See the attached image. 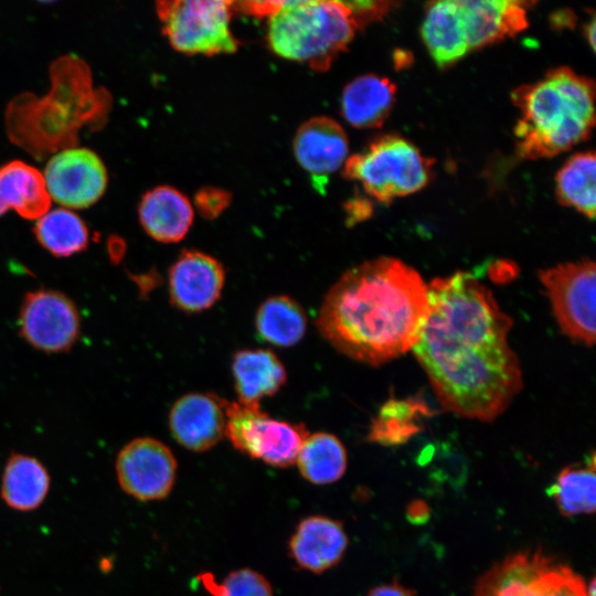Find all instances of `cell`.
<instances>
[{
    "instance_id": "cell-14",
    "label": "cell",
    "mask_w": 596,
    "mask_h": 596,
    "mask_svg": "<svg viewBox=\"0 0 596 596\" xmlns=\"http://www.w3.org/2000/svg\"><path fill=\"white\" fill-rule=\"evenodd\" d=\"M225 283L223 265L211 255L184 249L168 274L171 304L185 312L211 308L221 297Z\"/></svg>"
},
{
    "instance_id": "cell-40",
    "label": "cell",
    "mask_w": 596,
    "mask_h": 596,
    "mask_svg": "<svg viewBox=\"0 0 596 596\" xmlns=\"http://www.w3.org/2000/svg\"><path fill=\"white\" fill-rule=\"evenodd\" d=\"M8 210L3 206V204L0 202V216L4 214Z\"/></svg>"
},
{
    "instance_id": "cell-36",
    "label": "cell",
    "mask_w": 596,
    "mask_h": 596,
    "mask_svg": "<svg viewBox=\"0 0 596 596\" xmlns=\"http://www.w3.org/2000/svg\"><path fill=\"white\" fill-rule=\"evenodd\" d=\"M406 517L413 524H424L430 517L428 504L419 499L409 502L406 509Z\"/></svg>"
},
{
    "instance_id": "cell-11",
    "label": "cell",
    "mask_w": 596,
    "mask_h": 596,
    "mask_svg": "<svg viewBox=\"0 0 596 596\" xmlns=\"http://www.w3.org/2000/svg\"><path fill=\"white\" fill-rule=\"evenodd\" d=\"M115 469L124 492L139 501H153L170 494L178 464L167 445L152 437H138L120 449Z\"/></svg>"
},
{
    "instance_id": "cell-30",
    "label": "cell",
    "mask_w": 596,
    "mask_h": 596,
    "mask_svg": "<svg viewBox=\"0 0 596 596\" xmlns=\"http://www.w3.org/2000/svg\"><path fill=\"white\" fill-rule=\"evenodd\" d=\"M425 405L417 401L391 400L382 406L372 422L368 439L384 446H395L406 443L419 432L417 419Z\"/></svg>"
},
{
    "instance_id": "cell-7",
    "label": "cell",
    "mask_w": 596,
    "mask_h": 596,
    "mask_svg": "<svg viewBox=\"0 0 596 596\" xmlns=\"http://www.w3.org/2000/svg\"><path fill=\"white\" fill-rule=\"evenodd\" d=\"M473 596H588L584 579L541 551H523L492 566Z\"/></svg>"
},
{
    "instance_id": "cell-37",
    "label": "cell",
    "mask_w": 596,
    "mask_h": 596,
    "mask_svg": "<svg viewBox=\"0 0 596 596\" xmlns=\"http://www.w3.org/2000/svg\"><path fill=\"white\" fill-rule=\"evenodd\" d=\"M369 596H415L413 590L406 588L405 586L394 582L392 584L380 585L373 587Z\"/></svg>"
},
{
    "instance_id": "cell-31",
    "label": "cell",
    "mask_w": 596,
    "mask_h": 596,
    "mask_svg": "<svg viewBox=\"0 0 596 596\" xmlns=\"http://www.w3.org/2000/svg\"><path fill=\"white\" fill-rule=\"evenodd\" d=\"M199 578L212 596H274L267 578L247 567L230 572L221 582L207 572L201 573Z\"/></svg>"
},
{
    "instance_id": "cell-12",
    "label": "cell",
    "mask_w": 596,
    "mask_h": 596,
    "mask_svg": "<svg viewBox=\"0 0 596 596\" xmlns=\"http://www.w3.org/2000/svg\"><path fill=\"white\" fill-rule=\"evenodd\" d=\"M22 337L47 353L65 352L79 337L81 320L73 301L50 289L28 292L19 313Z\"/></svg>"
},
{
    "instance_id": "cell-13",
    "label": "cell",
    "mask_w": 596,
    "mask_h": 596,
    "mask_svg": "<svg viewBox=\"0 0 596 596\" xmlns=\"http://www.w3.org/2000/svg\"><path fill=\"white\" fill-rule=\"evenodd\" d=\"M51 199L63 206L84 209L104 194L108 175L97 153L72 147L54 153L43 174Z\"/></svg>"
},
{
    "instance_id": "cell-4",
    "label": "cell",
    "mask_w": 596,
    "mask_h": 596,
    "mask_svg": "<svg viewBox=\"0 0 596 596\" xmlns=\"http://www.w3.org/2000/svg\"><path fill=\"white\" fill-rule=\"evenodd\" d=\"M520 117L514 128L523 159L562 153L586 140L595 124L594 81L570 67H557L512 92Z\"/></svg>"
},
{
    "instance_id": "cell-29",
    "label": "cell",
    "mask_w": 596,
    "mask_h": 596,
    "mask_svg": "<svg viewBox=\"0 0 596 596\" xmlns=\"http://www.w3.org/2000/svg\"><path fill=\"white\" fill-rule=\"evenodd\" d=\"M595 455L583 466L563 469L549 493L553 497L560 512L572 517L593 513L596 508Z\"/></svg>"
},
{
    "instance_id": "cell-9",
    "label": "cell",
    "mask_w": 596,
    "mask_h": 596,
    "mask_svg": "<svg viewBox=\"0 0 596 596\" xmlns=\"http://www.w3.org/2000/svg\"><path fill=\"white\" fill-rule=\"evenodd\" d=\"M308 434L304 424L272 418L260 405L225 402L224 436L236 450L269 466L296 464Z\"/></svg>"
},
{
    "instance_id": "cell-33",
    "label": "cell",
    "mask_w": 596,
    "mask_h": 596,
    "mask_svg": "<svg viewBox=\"0 0 596 596\" xmlns=\"http://www.w3.org/2000/svg\"><path fill=\"white\" fill-rule=\"evenodd\" d=\"M355 28L384 18L394 6L392 1H344Z\"/></svg>"
},
{
    "instance_id": "cell-18",
    "label": "cell",
    "mask_w": 596,
    "mask_h": 596,
    "mask_svg": "<svg viewBox=\"0 0 596 596\" xmlns=\"http://www.w3.org/2000/svg\"><path fill=\"white\" fill-rule=\"evenodd\" d=\"M348 542L341 522L324 515H309L297 524L288 551L300 568L321 574L342 560Z\"/></svg>"
},
{
    "instance_id": "cell-24",
    "label": "cell",
    "mask_w": 596,
    "mask_h": 596,
    "mask_svg": "<svg viewBox=\"0 0 596 596\" xmlns=\"http://www.w3.org/2000/svg\"><path fill=\"white\" fill-rule=\"evenodd\" d=\"M50 483V475L41 461L29 455L12 454L4 466L0 496L13 510L33 511L45 500Z\"/></svg>"
},
{
    "instance_id": "cell-32",
    "label": "cell",
    "mask_w": 596,
    "mask_h": 596,
    "mask_svg": "<svg viewBox=\"0 0 596 596\" xmlns=\"http://www.w3.org/2000/svg\"><path fill=\"white\" fill-rule=\"evenodd\" d=\"M231 203V193L221 188L203 187L194 195V205L207 220L217 217Z\"/></svg>"
},
{
    "instance_id": "cell-10",
    "label": "cell",
    "mask_w": 596,
    "mask_h": 596,
    "mask_svg": "<svg viewBox=\"0 0 596 596\" xmlns=\"http://www.w3.org/2000/svg\"><path fill=\"white\" fill-rule=\"evenodd\" d=\"M539 278L563 333L592 347L595 343V263L584 258L558 264L542 269Z\"/></svg>"
},
{
    "instance_id": "cell-39",
    "label": "cell",
    "mask_w": 596,
    "mask_h": 596,
    "mask_svg": "<svg viewBox=\"0 0 596 596\" xmlns=\"http://www.w3.org/2000/svg\"><path fill=\"white\" fill-rule=\"evenodd\" d=\"M595 26H596L595 19L593 17L590 22L587 23L585 28L586 29L585 35L587 36L588 43L593 50H595Z\"/></svg>"
},
{
    "instance_id": "cell-28",
    "label": "cell",
    "mask_w": 596,
    "mask_h": 596,
    "mask_svg": "<svg viewBox=\"0 0 596 596\" xmlns=\"http://www.w3.org/2000/svg\"><path fill=\"white\" fill-rule=\"evenodd\" d=\"M34 235L42 247L56 257L84 251L89 241L85 222L67 209L47 211L38 219Z\"/></svg>"
},
{
    "instance_id": "cell-8",
    "label": "cell",
    "mask_w": 596,
    "mask_h": 596,
    "mask_svg": "<svg viewBox=\"0 0 596 596\" xmlns=\"http://www.w3.org/2000/svg\"><path fill=\"white\" fill-rule=\"evenodd\" d=\"M232 1L162 0L156 11L171 46L184 54L234 53L240 42L230 29Z\"/></svg>"
},
{
    "instance_id": "cell-22",
    "label": "cell",
    "mask_w": 596,
    "mask_h": 596,
    "mask_svg": "<svg viewBox=\"0 0 596 596\" xmlns=\"http://www.w3.org/2000/svg\"><path fill=\"white\" fill-rule=\"evenodd\" d=\"M395 95L396 86L387 77L359 76L342 92V116L355 128H379L389 117Z\"/></svg>"
},
{
    "instance_id": "cell-2",
    "label": "cell",
    "mask_w": 596,
    "mask_h": 596,
    "mask_svg": "<svg viewBox=\"0 0 596 596\" xmlns=\"http://www.w3.org/2000/svg\"><path fill=\"white\" fill-rule=\"evenodd\" d=\"M429 309L428 285L394 257L343 273L326 294L316 326L338 352L379 365L413 350Z\"/></svg>"
},
{
    "instance_id": "cell-1",
    "label": "cell",
    "mask_w": 596,
    "mask_h": 596,
    "mask_svg": "<svg viewBox=\"0 0 596 596\" xmlns=\"http://www.w3.org/2000/svg\"><path fill=\"white\" fill-rule=\"evenodd\" d=\"M429 309L413 352L441 406L491 422L522 389L518 358L508 342L511 318L491 290L458 272L428 284Z\"/></svg>"
},
{
    "instance_id": "cell-25",
    "label": "cell",
    "mask_w": 596,
    "mask_h": 596,
    "mask_svg": "<svg viewBox=\"0 0 596 596\" xmlns=\"http://www.w3.org/2000/svg\"><path fill=\"white\" fill-rule=\"evenodd\" d=\"M256 331L262 340L280 348L297 344L307 330L302 306L286 295L265 299L255 315Z\"/></svg>"
},
{
    "instance_id": "cell-15",
    "label": "cell",
    "mask_w": 596,
    "mask_h": 596,
    "mask_svg": "<svg viewBox=\"0 0 596 596\" xmlns=\"http://www.w3.org/2000/svg\"><path fill=\"white\" fill-rule=\"evenodd\" d=\"M226 400L212 393H188L169 413V428L175 441L191 451L214 447L225 432Z\"/></svg>"
},
{
    "instance_id": "cell-27",
    "label": "cell",
    "mask_w": 596,
    "mask_h": 596,
    "mask_svg": "<svg viewBox=\"0 0 596 596\" xmlns=\"http://www.w3.org/2000/svg\"><path fill=\"white\" fill-rule=\"evenodd\" d=\"M596 158L594 151L572 156L560 169L555 178L558 201L575 209L589 220L595 216L596 206Z\"/></svg>"
},
{
    "instance_id": "cell-23",
    "label": "cell",
    "mask_w": 596,
    "mask_h": 596,
    "mask_svg": "<svg viewBox=\"0 0 596 596\" xmlns=\"http://www.w3.org/2000/svg\"><path fill=\"white\" fill-rule=\"evenodd\" d=\"M0 202L26 220H38L51 205L43 174L34 167L10 161L0 167Z\"/></svg>"
},
{
    "instance_id": "cell-3",
    "label": "cell",
    "mask_w": 596,
    "mask_h": 596,
    "mask_svg": "<svg viewBox=\"0 0 596 596\" xmlns=\"http://www.w3.org/2000/svg\"><path fill=\"white\" fill-rule=\"evenodd\" d=\"M51 88L38 97L23 93L6 110L10 140L36 159L76 147L85 126L100 129L107 121L111 96L95 88L88 65L68 54L54 61L50 68Z\"/></svg>"
},
{
    "instance_id": "cell-38",
    "label": "cell",
    "mask_w": 596,
    "mask_h": 596,
    "mask_svg": "<svg viewBox=\"0 0 596 596\" xmlns=\"http://www.w3.org/2000/svg\"><path fill=\"white\" fill-rule=\"evenodd\" d=\"M552 20L556 26H564V22H566V25H571V20H573V18H571V12L562 11L554 14Z\"/></svg>"
},
{
    "instance_id": "cell-34",
    "label": "cell",
    "mask_w": 596,
    "mask_h": 596,
    "mask_svg": "<svg viewBox=\"0 0 596 596\" xmlns=\"http://www.w3.org/2000/svg\"><path fill=\"white\" fill-rule=\"evenodd\" d=\"M285 1H245L240 2V8L247 14L256 18H270L283 6Z\"/></svg>"
},
{
    "instance_id": "cell-35",
    "label": "cell",
    "mask_w": 596,
    "mask_h": 596,
    "mask_svg": "<svg viewBox=\"0 0 596 596\" xmlns=\"http://www.w3.org/2000/svg\"><path fill=\"white\" fill-rule=\"evenodd\" d=\"M348 225L363 221L372 213L371 204L361 198L350 200L345 205Z\"/></svg>"
},
{
    "instance_id": "cell-26",
    "label": "cell",
    "mask_w": 596,
    "mask_h": 596,
    "mask_svg": "<svg viewBox=\"0 0 596 596\" xmlns=\"http://www.w3.org/2000/svg\"><path fill=\"white\" fill-rule=\"evenodd\" d=\"M347 450L333 434H308L298 453L296 464L300 475L313 485L338 481L347 469Z\"/></svg>"
},
{
    "instance_id": "cell-19",
    "label": "cell",
    "mask_w": 596,
    "mask_h": 596,
    "mask_svg": "<svg viewBox=\"0 0 596 596\" xmlns=\"http://www.w3.org/2000/svg\"><path fill=\"white\" fill-rule=\"evenodd\" d=\"M138 216L150 237L161 243H177L189 232L194 209L179 190L159 185L143 194L138 206Z\"/></svg>"
},
{
    "instance_id": "cell-20",
    "label": "cell",
    "mask_w": 596,
    "mask_h": 596,
    "mask_svg": "<svg viewBox=\"0 0 596 596\" xmlns=\"http://www.w3.org/2000/svg\"><path fill=\"white\" fill-rule=\"evenodd\" d=\"M232 374L238 402L259 405L286 383L287 372L280 359L268 349H242L232 359Z\"/></svg>"
},
{
    "instance_id": "cell-16",
    "label": "cell",
    "mask_w": 596,
    "mask_h": 596,
    "mask_svg": "<svg viewBox=\"0 0 596 596\" xmlns=\"http://www.w3.org/2000/svg\"><path fill=\"white\" fill-rule=\"evenodd\" d=\"M292 149L299 166L322 188L327 177L348 159L349 142L342 126L327 116L305 121L294 138Z\"/></svg>"
},
{
    "instance_id": "cell-17",
    "label": "cell",
    "mask_w": 596,
    "mask_h": 596,
    "mask_svg": "<svg viewBox=\"0 0 596 596\" xmlns=\"http://www.w3.org/2000/svg\"><path fill=\"white\" fill-rule=\"evenodd\" d=\"M530 1L458 0L469 50L513 36L528 26Z\"/></svg>"
},
{
    "instance_id": "cell-6",
    "label": "cell",
    "mask_w": 596,
    "mask_h": 596,
    "mask_svg": "<svg viewBox=\"0 0 596 596\" xmlns=\"http://www.w3.org/2000/svg\"><path fill=\"white\" fill-rule=\"evenodd\" d=\"M433 160L408 140L393 135L374 140L366 150L349 157L345 178L361 183L381 203H391L422 190L429 181Z\"/></svg>"
},
{
    "instance_id": "cell-21",
    "label": "cell",
    "mask_w": 596,
    "mask_h": 596,
    "mask_svg": "<svg viewBox=\"0 0 596 596\" xmlns=\"http://www.w3.org/2000/svg\"><path fill=\"white\" fill-rule=\"evenodd\" d=\"M421 33L430 56L439 67L458 62L470 51L458 0L429 3Z\"/></svg>"
},
{
    "instance_id": "cell-5",
    "label": "cell",
    "mask_w": 596,
    "mask_h": 596,
    "mask_svg": "<svg viewBox=\"0 0 596 596\" xmlns=\"http://www.w3.org/2000/svg\"><path fill=\"white\" fill-rule=\"evenodd\" d=\"M268 19L269 49L315 71H327L356 30L344 1H285Z\"/></svg>"
}]
</instances>
